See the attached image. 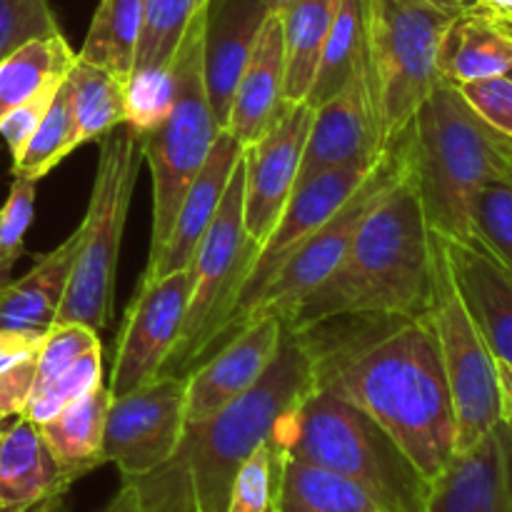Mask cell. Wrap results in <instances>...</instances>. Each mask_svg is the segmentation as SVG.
Here are the masks:
<instances>
[{
	"label": "cell",
	"instance_id": "cell-21",
	"mask_svg": "<svg viewBox=\"0 0 512 512\" xmlns=\"http://www.w3.org/2000/svg\"><path fill=\"white\" fill-rule=\"evenodd\" d=\"M285 43L278 13H270L260 28L228 115V130L243 148L268 133L285 108Z\"/></svg>",
	"mask_w": 512,
	"mask_h": 512
},
{
	"label": "cell",
	"instance_id": "cell-18",
	"mask_svg": "<svg viewBox=\"0 0 512 512\" xmlns=\"http://www.w3.org/2000/svg\"><path fill=\"white\" fill-rule=\"evenodd\" d=\"M440 243L455 288L490 353L500 365L512 368V273L478 240L440 238Z\"/></svg>",
	"mask_w": 512,
	"mask_h": 512
},
{
	"label": "cell",
	"instance_id": "cell-34",
	"mask_svg": "<svg viewBox=\"0 0 512 512\" xmlns=\"http://www.w3.org/2000/svg\"><path fill=\"white\" fill-rule=\"evenodd\" d=\"M100 383H103V348H93L80 355L58 378L35 388L23 418H28L35 425H43L45 420L55 418L60 410L88 395Z\"/></svg>",
	"mask_w": 512,
	"mask_h": 512
},
{
	"label": "cell",
	"instance_id": "cell-39",
	"mask_svg": "<svg viewBox=\"0 0 512 512\" xmlns=\"http://www.w3.org/2000/svg\"><path fill=\"white\" fill-rule=\"evenodd\" d=\"M100 348L98 330L85 323H53L45 333L38 350V370H35V388L58 378L68 370L80 355Z\"/></svg>",
	"mask_w": 512,
	"mask_h": 512
},
{
	"label": "cell",
	"instance_id": "cell-38",
	"mask_svg": "<svg viewBox=\"0 0 512 512\" xmlns=\"http://www.w3.org/2000/svg\"><path fill=\"white\" fill-rule=\"evenodd\" d=\"M35 185L28 178H13L0 208V285L10 283L15 263L25 255V233L35 218Z\"/></svg>",
	"mask_w": 512,
	"mask_h": 512
},
{
	"label": "cell",
	"instance_id": "cell-33",
	"mask_svg": "<svg viewBox=\"0 0 512 512\" xmlns=\"http://www.w3.org/2000/svg\"><path fill=\"white\" fill-rule=\"evenodd\" d=\"M70 138H73V123H70L68 88L63 83L55 93L48 113L43 115L35 133L25 143L23 153L13 158V178H28L33 183L43 180L50 170H55L68 155H73Z\"/></svg>",
	"mask_w": 512,
	"mask_h": 512
},
{
	"label": "cell",
	"instance_id": "cell-48",
	"mask_svg": "<svg viewBox=\"0 0 512 512\" xmlns=\"http://www.w3.org/2000/svg\"><path fill=\"white\" fill-rule=\"evenodd\" d=\"M105 512H138V510H135V505L130 503L128 495H125L123 490H120V493L115 495L113 503L108 505V510H105Z\"/></svg>",
	"mask_w": 512,
	"mask_h": 512
},
{
	"label": "cell",
	"instance_id": "cell-19",
	"mask_svg": "<svg viewBox=\"0 0 512 512\" xmlns=\"http://www.w3.org/2000/svg\"><path fill=\"white\" fill-rule=\"evenodd\" d=\"M268 15L263 0H210L203 30V78L220 130L228 125L235 88Z\"/></svg>",
	"mask_w": 512,
	"mask_h": 512
},
{
	"label": "cell",
	"instance_id": "cell-4",
	"mask_svg": "<svg viewBox=\"0 0 512 512\" xmlns=\"http://www.w3.org/2000/svg\"><path fill=\"white\" fill-rule=\"evenodd\" d=\"M405 155L430 230L473 240V203L485 185L512 175V138L490 128L458 85L440 78L405 135Z\"/></svg>",
	"mask_w": 512,
	"mask_h": 512
},
{
	"label": "cell",
	"instance_id": "cell-30",
	"mask_svg": "<svg viewBox=\"0 0 512 512\" xmlns=\"http://www.w3.org/2000/svg\"><path fill=\"white\" fill-rule=\"evenodd\" d=\"M368 65V0H340L325 40L318 75L305 103L310 108L323 105Z\"/></svg>",
	"mask_w": 512,
	"mask_h": 512
},
{
	"label": "cell",
	"instance_id": "cell-50",
	"mask_svg": "<svg viewBox=\"0 0 512 512\" xmlns=\"http://www.w3.org/2000/svg\"><path fill=\"white\" fill-rule=\"evenodd\" d=\"M505 420H508V425H510V430H512V410H508V408H505Z\"/></svg>",
	"mask_w": 512,
	"mask_h": 512
},
{
	"label": "cell",
	"instance_id": "cell-12",
	"mask_svg": "<svg viewBox=\"0 0 512 512\" xmlns=\"http://www.w3.org/2000/svg\"><path fill=\"white\" fill-rule=\"evenodd\" d=\"M185 385V375H155L110 400L103 458L120 470V478L153 473L175 453L185 430Z\"/></svg>",
	"mask_w": 512,
	"mask_h": 512
},
{
	"label": "cell",
	"instance_id": "cell-35",
	"mask_svg": "<svg viewBox=\"0 0 512 512\" xmlns=\"http://www.w3.org/2000/svg\"><path fill=\"white\" fill-rule=\"evenodd\" d=\"M473 240L512 273V175L493 180L473 203Z\"/></svg>",
	"mask_w": 512,
	"mask_h": 512
},
{
	"label": "cell",
	"instance_id": "cell-13",
	"mask_svg": "<svg viewBox=\"0 0 512 512\" xmlns=\"http://www.w3.org/2000/svg\"><path fill=\"white\" fill-rule=\"evenodd\" d=\"M193 290V268L140 283L125 310L108 390L113 398L150 383L163 370L183 328Z\"/></svg>",
	"mask_w": 512,
	"mask_h": 512
},
{
	"label": "cell",
	"instance_id": "cell-10",
	"mask_svg": "<svg viewBox=\"0 0 512 512\" xmlns=\"http://www.w3.org/2000/svg\"><path fill=\"white\" fill-rule=\"evenodd\" d=\"M255 245L243 225V158L235 165L223 203L193 260V290L173 353L158 375H188L200 348L228 313Z\"/></svg>",
	"mask_w": 512,
	"mask_h": 512
},
{
	"label": "cell",
	"instance_id": "cell-41",
	"mask_svg": "<svg viewBox=\"0 0 512 512\" xmlns=\"http://www.w3.org/2000/svg\"><path fill=\"white\" fill-rule=\"evenodd\" d=\"M458 90L490 128L512 138V78L500 75V78L458 85Z\"/></svg>",
	"mask_w": 512,
	"mask_h": 512
},
{
	"label": "cell",
	"instance_id": "cell-44",
	"mask_svg": "<svg viewBox=\"0 0 512 512\" xmlns=\"http://www.w3.org/2000/svg\"><path fill=\"white\" fill-rule=\"evenodd\" d=\"M45 333H25V330L0 328V370L20 363V360L38 355Z\"/></svg>",
	"mask_w": 512,
	"mask_h": 512
},
{
	"label": "cell",
	"instance_id": "cell-25",
	"mask_svg": "<svg viewBox=\"0 0 512 512\" xmlns=\"http://www.w3.org/2000/svg\"><path fill=\"white\" fill-rule=\"evenodd\" d=\"M110 400L113 395H110L108 385L100 383L88 395L60 410L55 418L38 425L45 445L58 460L60 468L83 478L90 470L105 465L103 435Z\"/></svg>",
	"mask_w": 512,
	"mask_h": 512
},
{
	"label": "cell",
	"instance_id": "cell-31",
	"mask_svg": "<svg viewBox=\"0 0 512 512\" xmlns=\"http://www.w3.org/2000/svg\"><path fill=\"white\" fill-rule=\"evenodd\" d=\"M143 33V0H100L78 58L128 80Z\"/></svg>",
	"mask_w": 512,
	"mask_h": 512
},
{
	"label": "cell",
	"instance_id": "cell-22",
	"mask_svg": "<svg viewBox=\"0 0 512 512\" xmlns=\"http://www.w3.org/2000/svg\"><path fill=\"white\" fill-rule=\"evenodd\" d=\"M78 475L63 470L45 445L38 425L18 415L0 433V512L28 510L65 495Z\"/></svg>",
	"mask_w": 512,
	"mask_h": 512
},
{
	"label": "cell",
	"instance_id": "cell-1",
	"mask_svg": "<svg viewBox=\"0 0 512 512\" xmlns=\"http://www.w3.org/2000/svg\"><path fill=\"white\" fill-rule=\"evenodd\" d=\"M298 333L313 355L315 388L378 420L433 483L455 455L458 428L430 315H343Z\"/></svg>",
	"mask_w": 512,
	"mask_h": 512
},
{
	"label": "cell",
	"instance_id": "cell-37",
	"mask_svg": "<svg viewBox=\"0 0 512 512\" xmlns=\"http://www.w3.org/2000/svg\"><path fill=\"white\" fill-rule=\"evenodd\" d=\"M280 450L273 440L243 460L230 488L228 512H265L275 500Z\"/></svg>",
	"mask_w": 512,
	"mask_h": 512
},
{
	"label": "cell",
	"instance_id": "cell-28",
	"mask_svg": "<svg viewBox=\"0 0 512 512\" xmlns=\"http://www.w3.org/2000/svg\"><path fill=\"white\" fill-rule=\"evenodd\" d=\"M340 0H295L280 10L285 43V103H305L318 75Z\"/></svg>",
	"mask_w": 512,
	"mask_h": 512
},
{
	"label": "cell",
	"instance_id": "cell-11",
	"mask_svg": "<svg viewBox=\"0 0 512 512\" xmlns=\"http://www.w3.org/2000/svg\"><path fill=\"white\" fill-rule=\"evenodd\" d=\"M408 135V133H405ZM405 135L395 143H390V148L385 150V155L380 158V163L375 165L373 173L368 175L363 185L358 188V193L328 220V223L320 225L313 235L303 240L293 253L288 255L283 265L278 268V273L273 275L268 285L260 290V295L255 298V303L250 305V310L245 313V318L240 320V330L248 328L253 320L268 318H288L335 268H338L340 260L348 253L350 243H353L355 233H358L360 223L365 220V215L370 213L375 203H378L380 195L390 188V185L398 180V175L405 168Z\"/></svg>",
	"mask_w": 512,
	"mask_h": 512
},
{
	"label": "cell",
	"instance_id": "cell-46",
	"mask_svg": "<svg viewBox=\"0 0 512 512\" xmlns=\"http://www.w3.org/2000/svg\"><path fill=\"white\" fill-rule=\"evenodd\" d=\"M480 10L498 20H512V0H478Z\"/></svg>",
	"mask_w": 512,
	"mask_h": 512
},
{
	"label": "cell",
	"instance_id": "cell-45",
	"mask_svg": "<svg viewBox=\"0 0 512 512\" xmlns=\"http://www.w3.org/2000/svg\"><path fill=\"white\" fill-rule=\"evenodd\" d=\"M425 3L435 5V8L453 15V18H458V15L463 13H473V10H480L478 0H425Z\"/></svg>",
	"mask_w": 512,
	"mask_h": 512
},
{
	"label": "cell",
	"instance_id": "cell-53",
	"mask_svg": "<svg viewBox=\"0 0 512 512\" xmlns=\"http://www.w3.org/2000/svg\"><path fill=\"white\" fill-rule=\"evenodd\" d=\"M5 423V418H0V425H3Z\"/></svg>",
	"mask_w": 512,
	"mask_h": 512
},
{
	"label": "cell",
	"instance_id": "cell-42",
	"mask_svg": "<svg viewBox=\"0 0 512 512\" xmlns=\"http://www.w3.org/2000/svg\"><path fill=\"white\" fill-rule=\"evenodd\" d=\"M58 90H48V93H40L35 95V98L25 100L23 105L13 108L3 120H0V138L8 145L10 158H18V155L23 153L25 143H28L30 135L35 133V128L40 125L43 115L48 113L50 103H53Z\"/></svg>",
	"mask_w": 512,
	"mask_h": 512
},
{
	"label": "cell",
	"instance_id": "cell-9",
	"mask_svg": "<svg viewBox=\"0 0 512 512\" xmlns=\"http://www.w3.org/2000/svg\"><path fill=\"white\" fill-rule=\"evenodd\" d=\"M428 315L438 335L440 358L453 398L455 428H458L455 453H458L503 423L505 395L498 360L490 353L488 343L455 288L438 235H435L433 298H430Z\"/></svg>",
	"mask_w": 512,
	"mask_h": 512
},
{
	"label": "cell",
	"instance_id": "cell-49",
	"mask_svg": "<svg viewBox=\"0 0 512 512\" xmlns=\"http://www.w3.org/2000/svg\"><path fill=\"white\" fill-rule=\"evenodd\" d=\"M265 8L270 10V13H280V10H285L288 5H293L295 0H263Z\"/></svg>",
	"mask_w": 512,
	"mask_h": 512
},
{
	"label": "cell",
	"instance_id": "cell-23",
	"mask_svg": "<svg viewBox=\"0 0 512 512\" xmlns=\"http://www.w3.org/2000/svg\"><path fill=\"white\" fill-rule=\"evenodd\" d=\"M78 230L50 253L40 255L33 268L0 290V328L48 333L55 323L63 295L73 273Z\"/></svg>",
	"mask_w": 512,
	"mask_h": 512
},
{
	"label": "cell",
	"instance_id": "cell-47",
	"mask_svg": "<svg viewBox=\"0 0 512 512\" xmlns=\"http://www.w3.org/2000/svg\"><path fill=\"white\" fill-rule=\"evenodd\" d=\"M500 383H503V395H505V408L512 410V368L510 365H500Z\"/></svg>",
	"mask_w": 512,
	"mask_h": 512
},
{
	"label": "cell",
	"instance_id": "cell-3",
	"mask_svg": "<svg viewBox=\"0 0 512 512\" xmlns=\"http://www.w3.org/2000/svg\"><path fill=\"white\" fill-rule=\"evenodd\" d=\"M435 233L405 168L360 223L338 268L285 318L310 328L343 315L420 318L433 298Z\"/></svg>",
	"mask_w": 512,
	"mask_h": 512
},
{
	"label": "cell",
	"instance_id": "cell-24",
	"mask_svg": "<svg viewBox=\"0 0 512 512\" xmlns=\"http://www.w3.org/2000/svg\"><path fill=\"white\" fill-rule=\"evenodd\" d=\"M512 68V33L503 20L473 10L450 20L438 53L440 78L453 85L500 78Z\"/></svg>",
	"mask_w": 512,
	"mask_h": 512
},
{
	"label": "cell",
	"instance_id": "cell-16",
	"mask_svg": "<svg viewBox=\"0 0 512 512\" xmlns=\"http://www.w3.org/2000/svg\"><path fill=\"white\" fill-rule=\"evenodd\" d=\"M283 335V318H258L240 330L218 353L190 370L185 378V425L220 413L248 393L275 360Z\"/></svg>",
	"mask_w": 512,
	"mask_h": 512
},
{
	"label": "cell",
	"instance_id": "cell-15",
	"mask_svg": "<svg viewBox=\"0 0 512 512\" xmlns=\"http://www.w3.org/2000/svg\"><path fill=\"white\" fill-rule=\"evenodd\" d=\"M388 148L368 65L355 73L333 98L313 108V123L295 185L330 168L370 165L383 158Z\"/></svg>",
	"mask_w": 512,
	"mask_h": 512
},
{
	"label": "cell",
	"instance_id": "cell-20",
	"mask_svg": "<svg viewBox=\"0 0 512 512\" xmlns=\"http://www.w3.org/2000/svg\"><path fill=\"white\" fill-rule=\"evenodd\" d=\"M240 158H243V145L228 130H220L203 168L195 175L183 203H180L168 243L160 250L158 258L145 265L140 283L165 278L175 270H185L193 265L195 253H198L200 243H203L205 233H208L210 223H213L215 213L223 203L225 188H228L230 175H233Z\"/></svg>",
	"mask_w": 512,
	"mask_h": 512
},
{
	"label": "cell",
	"instance_id": "cell-8",
	"mask_svg": "<svg viewBox=\"0 0 512 512\" xmlns=\"http://www.w3.org/2000/svg\"><path fill=\"white\" fill-rule=\"evenodd\" d=\"M453 15L425 0H368V50L385 143L403 138L440 83L438 53Z\"/></svg>",
	"mask_w": 512,
	"mask_h": 512
},
{
	"label": "cell",
	"instance_id": "cell-29",
	"mask_svg": "<svg viewBox=\"0 0 512 512\" xmlns=\"http://www.w3.org/2000/svg\"><path fill=\"white\" fill-rule=\"evenodd\" d=\"M125 85L128 80L118 78L110 70L75 60L68 73L70 123H73V153L85 143L100 140L110 130L125 123Z\"/></svg>",
	"mask_w": 512,
	"mask_h": 512
},
{
	"label": "cell",
	"instance_id": "cell-26",
	"mask_svg": "<svg viewBox=\"0 0 512 512\" xmlns=\"http://www.w3.org/2000/svg\"><path fill=\"white\" fill-rule=\"evenodd\" d=\"M280 450V448H278ZM278 512H385L365 490L330 470L293 458L280 450Z\"/></svg>",
	"mask_w": 512,
	"mask_h": 512
},
{
	"label": "cell",
	"instance_id": "cell-36",
	"mask_svg": "<svg viewBox=\"0 0 512 512\" xmlns=\"http://www.w3.org/2000/svg\"><path fill=\"white\" fill-rule=\"evenodd\" d=\"M175 98V73L170 68H138L125 85V125L138 135L150 133L168 118Z\"/></svg>",
	"mask_w": 512,
	"mask_h": 512
},
{
	"label": "cell",
	"instance_id": "cell-2",
	"mask_svg": "<svg viewBox=\"0 0 512 512\" xmlns=\"http://www.w3.org/2000/svg\"><path fill=\"white\" fill-rule=\"evenodd\" d=\"M315 388V363L303 335L283 320L280 348L263 378L210 418L188 423L168 463L120 490L138 512H228L243 460L268 443L280 420Z\"/></svg>",
	"mask_w": 512,
	"mask_h": 512
},
{
	"label": "cell",
	"instance_id": "cell-7",
	"mask_svg": "<svg viewBox=\"0 0 512 512\" xmlns=\"http://www.w3.org/2000/svg\"><path fill=\"white\" fill-rule=\"evenodd\" d=\"M205 18L190 28L173 63L175 98L168 118L150 133L140 135L143 160L153 178V233L148 263L158 258L168 243L180 203L220 133L203 78Z\"/></svg>",
	"mask_w": 512,
	"mask_h": 512
},
{
	"label": "cell",
	"instance_id": "cell-54",
	"mask_svg": "<svg viewBox=\"0 0 512 512\" xmlns=\"http://www.w3.org/2000/svg\"><path fill=\"white\" fill-rule=\"evenodd\" d=\"M508 78H512V68H510V73H508Z\"/></svg>",
	"mask_w": 512,
	"mask_h": 512
},
{
	"label": "cell",
	"instance_id": "cell-40",
	"mask_svg": "<svg viewBox=\"0 0 512 512\" xmlns=\"http://www.w3.org/2000/svg\"><path fill=\"white\" fill-rule=\"evenodd\" d=\"M63 33L48 0H0V60L23 43Z\"/></svg>",
	"mask_w": 512,
	"mask_h": 512
},
{
	"label": "cell",
	"instance_id": "cell-43",
	"mask_svg": "<svg viewBox=\"0 0 512 512\" xmlns=\"http://www.w3.org/2000/svg\"><path fill=\"white\" fill-rule=\"evenodd\" d=\"M35 370H38V355H30L0 370V418H18L25 413L35 390Z\"/></svg>",
	"mask_w": 512,
	"mask_h": 512
},
{
	"label": "cell",
	"instance_id": "cell-17",
	"mask_svg": "<svg viewBox=\"0 0 512 512\" xmlns=\"http://www.w3.org/2000/svg\"><path fill=\"white\" fill-rule=\"evenodd\" d=\"M423 512H512V430L495 425L433 480Z\"/></svg>",
	"mask_w": 512,
	"mask_h": 512
},
{
	"label": "cell",
	"instance_id": "cell-55",
	"mask_svg": "<svg viewBox=\"0 0 512 512\" xmlns=\"http://www.w3.org/2000/svg\"><path fill=\"white\" fill-rule=\"evenodd\" d=\"M0 290H3V285H0Z\"/></svg>",
	"mask_w": 512,
	"mask_h": 512
},
{
	"label": "cell",
	"instance_id": "cell-5",
	"mask_svg": "<svg viewBox=\"0 0 512 512\" xmlns=\"http://www.w3.org/2000/svg\"><path fill=\"white\" fill-rule=\"evenodd\" d=\"M275 445L293 458L330 470L370 495L385 512H423L430 483L393 435L358 405L323 388L280 420Z\"/></svg>",
	"mask_w": 512,
	"mask_h": 512
},
{
	"label": "cell",
	"instance_id": "cell-6",
	"mask_svg": "<svg viewBox=\"0 0 512 512\" xmlns=\"http://www.w3.org/2000/svg\"><path fill=\"white\" fill-rule=\"evenodd\" d=\"M98 145V170L83 223L75 228L78 250L55 323H85L103 330L113 315L120 243L143 165V143L123 123L103 135Z\"/></svg>",
	"mask_w": 512,
	"mask_h": 512
},
{
	"label": "cell",
	"instance_id": "cell-52",
	"mask_svg": "<svg viewBox=\"0 0 512 512\" xmlns=\"http://www.w3.org/2000/svg\"><path fill=\"white\" fill-rule=\"evenodd\" d=\"M3 428H5V423H3V425H0V433H3Z\"/></svg>",
	"mask_w": 512,
	"mask_h": 512
},
{
	"label": "cell",
	"instance_id": "cell-27",
	"mask_svg": "<svg viewBox=\"0 0 512 512\" xmlns=\"http://www.w3.org/2000/svg\"><path fill=\"white\" fill-rule=\"evenodd\" d=\"M78 53L63 33L33 38L0 60V120L25 100L58 90L68 80Z\"/></svg>",
	"mask_w": 512,
	"mask_h": 512
},
{
	"label": "cell",
	"instance_id": "cell-14",
	"mask_svg": "<svg viewBox=\"0 0 512 512\" xmlns=\"http://www.w3.org/2000/svg\"><path fill=\"white\" fill-rule=\"evenodd\" d=\"M310 123L308 103H288L268 133L243 148V225L255 248L263 245L293 195Z\"/></svg>",
	"mask_w": 512,
	"mask_h": 512
},
{
	"label": "cell",
	"instance_id": "cell-32",
	"mask_svg": "<svg viewBox=\"0 0 512 512\" xmlns=\"http://www.w3.org/2000/svg\"><path fill=\"white\" fill-rule=\"evenodd\" d=\"M210 0H143V33L135 68H170L190 28L208 15Z\"/></svg>",
	"mask_w": 512,
	"mask_h": 512
},
{
	"label": "cell",
	"instance_id": "cell-51",
	"mask_svg": "<svg viewBox=\"0 0 512 512\" xmlns=\"http://www.w3.org/2000/svg\"><path fill=\"white\" fill-rule=\"evenodd\" d=\"M265 512H278V510H275V500H273V505H270V508L265 510Z\"/></svg>",
	"mask_w": 512,
	"mask_h": 512
}]
</instances>
